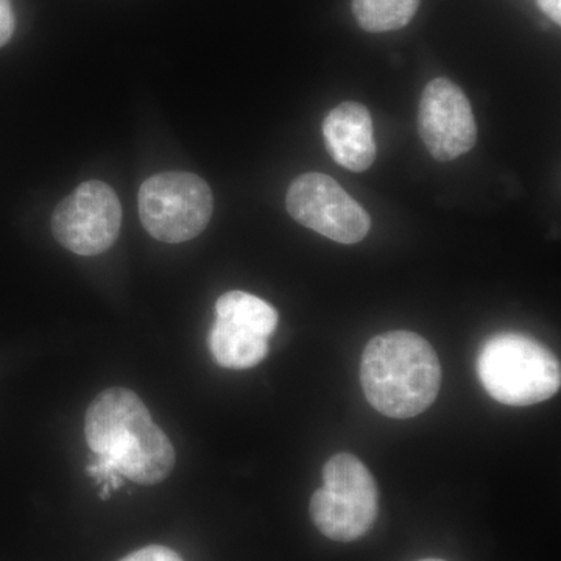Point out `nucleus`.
<instances>
[{
  "label": "nucleus",
  "instance_id": "nucleus-9",
  "mask_svg": "<svg viewBox=\"0 0 561 561\" xmlns=\"http://www.w3.org/2000/svg\"><path fill=\"white\" fill-rule=\"evenodd\" d=\"M323 136L332 160L351 172H365L376 160L370 111L357 102H343L323 122Z\"/></svg>",
  "mask_w": 561,
  "mask_h": 561
},
{
  "label": "nucleus",
  "instance_id": "nucleus-15",
  "mask_svg": "<svg viewBox=\"0 0 561 561\" xmlns=\"http://www.w3.org/2000/svg\"><path fill=\"white\" fill-rule=\"evenodd\" d=\"M538 7L557 24L561 22V0H538Z\"/></svg>",
  "mask_w": 561,
  "mask_h": 561
},
{
  "label": "nucleus",
  "instance_id": "nucleus-2",
  "mask_svg": "<svg viewBox=\"0 0 561 561\" xmlns=\"http://www.w3.org/2000/svg\"><path fill=\"white\" fill-rule=\"evenodd\" d=\"M360 382L376 411L390 419H412L431 408L440 391V360L415 332H386L365 348Z\"/></svg>",
  "mask_w": 561,
  "mask_h": 561
},
{
  "label": "nucleus",
  "instance_id": "nucleus-4",
  "mask_svg": "<svg viewBox=\"0 0 561 561\" xmlns=\"http://www.w3.org/2000/svg\"><path fill=\"white\" fill-rule=\"evenodd\" d=\"M317 529L334 541H354L371 529L379 493L368 468L353 454H337L323 468V486L309 505Z\"/></svg>",
  "mask_w": 561,
  "mask_h": 561
},
{
  "label": "nucleus",
  "instance_id": "nucleus-12",
  "mask_svg": "<svg viewBox=\"0 0 561 561\" xmlns=\"http://www.w3.org/2000/svg\"><path fill=\"white\" fill-rule=\"evenodd\" d=\"M421 0H353V13L364 31L383 33L405 27Z\"/></svg>",
  "mask_w": 561,
  "mask_h": 561
},
{
  "label": "nucleus",
  "instance_id": "nucleus-5",
  "mask_svg": "<svg viewBox=\"0 0 561 561\" xmlns=\"http://www.w3.org/2000/svg\"><path fill=\"white\" fill-rule=\"evenodd\" d=\"M213 210V192L194 173H158L139 190L140 221L157 241L181 243L197 238L208 227Z\"/></svg>",
  "mask_w": 561,
  "mask_h": 561
},
{
  "label": "nucleus",
  "instance_id": "nucleus-6",
  "mask_svg": "<svg viewBox=\"0 0 561 561\" xmlns=\"http://www.w3.org/2000/svg\"><path fill=\"white\" fill-rule=\"evenodd\" d=\"M287 210L302 227L339 243L360 242L371 227L370 216L324 173H302L287 191Z\"/></svg>",
  "mask_w": 561,
  "mask_h": 561
},
{
  "label": "nucleus",
  "instance_id": "nucleus-16",
  "mask_svg": "<svg viewBox=\"0 0 561 561\" xmlns=\"http://www.w3.org/2000/svg\"><path fill=\"white\" fill-rule=\"evenodd\" d=\"M420 561H445V560H438V559H426V560H420Z\"/></svg>",
  "mask_w": 561,
  "mask_h": 561
},
{
  "label": "nucleus",
  "instance_id": "nucleus-8",
  "mask_svg": "<svg viewBox=\"0 0 561 561\" xmlns=\"http://www.w3.org/2000/svg\"><path fill=\"white\" fill-rule=\"evenodd\" d=\"M424 146L437 161L448 162L468 153L478 140V125L465 92L448 79L424 88L419 111Z\"/></svg>",
  "mask_w": 561,
  "mask_h": 561
},
{
  "label": "nucleus",
  "instance_id": "nucleus-14",
  "mask_svg": "<svg viewBox=\"0 0 561 561\" xmlns=\"http://www.w3.org/2000/svg\"><path fill=\"white\" fill-rule=\"evenodd\" d=\"M14 33V13L11 0H0V47L5 46Z\"/></svg>",
  "mask_w": 561,
  "mask_h": 561
},
{
  "label": "nucleus",
  "instance_id": "nucleus-13",
  "mask_svg": "<svg viewBox=\"0 0 561 561\" xmlns=\"http://www.w3.org/2000/svg\"><path fill=\"white\" fill-rule=\"evenodd\" d=\"M121 561H184L179 552L173 551L165 546L151 545L147 548L138 549L130 556L124 557Z\"/></svg>",
  "mask_w": 561,
  "mask_h": 561
},
{
  "label": "nucleus",
  "instance_id": "nucleus-1",
  "mask_svg": "<svg viewBox=\"0 0 561 561\" xmlns=\"http://www.w3.org/2000/svg\"><path fill=\"white\" fill-rule=\"evenodd\" d=\"M84 435L98 456L88 472L113 486L119 485L121 476L140 485H154L168 479L175 467L172 442L135 391L122 387L103 390L88 409Z\"/></svg>",
  "mask_w": 561,
  "mask_h": 561
},
{
  "label": "nucleus",
  "instance_id": "nucleus-10",
  "mask_svg": "<svg viewBox=\"0 0 561 561\" xmlns=\"http://www.w3.org/2000/svg\"><path fill=\"white\" fill-rule=\"evenodd\" d=\"M208 343L217 364L230 370L256 367L268 354V339L220 320L214 321Z\"/></svg>",
  "mask_w": 561,
  "mask_h": 561
},
{
  "label": "nucleus",
  "instance_id": "nucleus-7",
  "mask_svg": "<svg viewBox=\"0 0 561 561\" xmlns=\"http://www.w3.org/2000/svg\"><path fill=\"white\" fill-rule=\"evenodd\" d=\"M121 221L116 192L102 181H87L57 206L51 217V231L72 253L98 256L117 241Z\"/></svg>",
  "mask_w": 561,
  "mask_h": 561
},
{
  "label": "nucleus",
  "instance_id": "nucleus-11",
  "mask_svg": "<svg viewBox=\"0 0 561 561\" xmlns=\"http://www.w3.org/2000/svg\"><path fill=\"white\" fill-rule=\"evenodd\" d=\"M216 320L268 339L278 327L279 317L276 309L260 297L232 290L217 300Z\"/></svg>",
  "mask_w": 561,
  "mask_h": 561
},
{
  "label": "nucleus",
  "instance_id": "nucleus-3",
  "mask_svg": "<svg viewBox=\"0 0 561 561\" xmlns=\"http://www.w3.org/2000/svg\"><path fill=\"white\" fill-rule=\"evenodd\" d=\"M478 375L493 400L513 408L548 401L559 393L561 383L557 357L519 332H501L483 343Z\"/></svg>",
  "mask_w": 561,
  "mask_h": 561
}]
</instances>
